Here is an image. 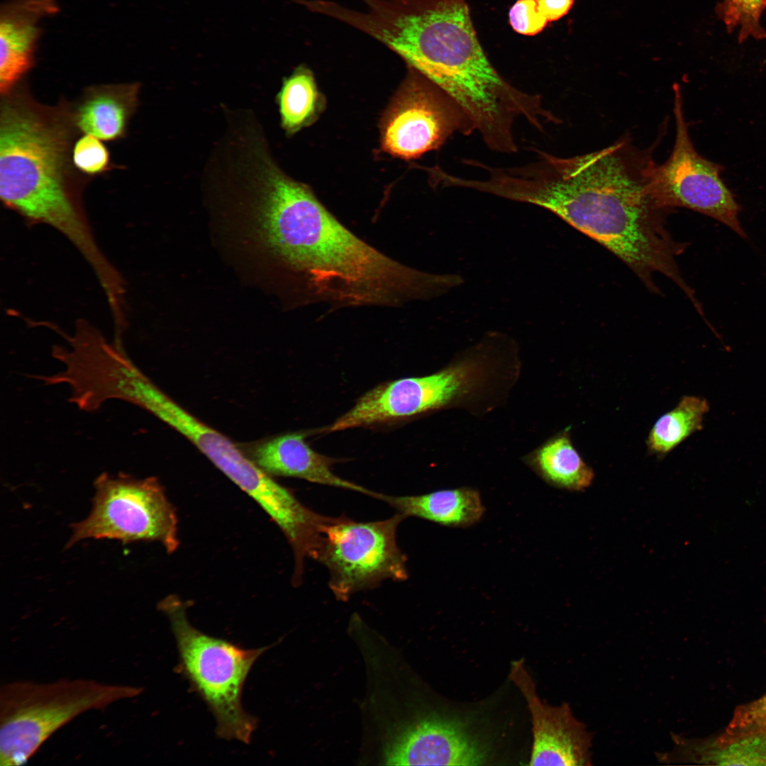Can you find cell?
Wrapping results in <instances>:
<instances>
[{"mask_svg":"<svg viewBox=\"0 0 766 766\" xmlns=\"http://www.w3.org/2000/svg\"><path fill=\"white\" fill-rule=\"evenodd\" d=\"M59 11L56 0H8L0 9V92L22 83L33 67L40 23Z\"/></svg>","mask_w":766,"mask_h":766,"instance_id":"obj_13","label":"cell"},{"mask_svg":"<svg viewBox=\"0 0 766 766\" xmlns=\"http://www.w3.org/2000/svg\"><path fill=\"white\" fill-rule=\"evenodd\" d=\"M404 518L396 513L384 520L359 522L341 516L323 525L313 559L328 570V586L337 599L345 601L387 579H408L406 557L396 540Z\"/></svg>","mask_w":766,"mask_h":766,"instance_id":"obj_8","label":"cell"},{"mask_svg":"<svg viewBox=\"0 0 766 766\" xmlns=\"http://www.w3.org/2000/svg\"><path fill=\"white\" fill-rule=\"evenodd\" d=\"M684 756L691 764L766 765V730L723 745L711 738H689Z\"/></svg>","mask_w":766,"mask_h":766,"instance_id":"obj_20","label":"cell"},{"mask_svg":"<svg viewBox=\"0 0 766 766\" xmlns=\"http://www.w3.org/2000/svg\"><path fill=\"white\" fill-rule=\"evenodd\" d=\"M709 409L704 399L683 396L673 409L660 416L652 427L647 440L649 452L661 456L667 455L701 429Z\"/></svg>","mask_w":766,"mask_h":766,"instance_id":"obj_21","label":"cell"},{"mask_svg":"<svg viewBox=\"0 0 766 766\" xmlns=\"http://www.w3.org/2000/svg\"><path fill=\"white\" fill-rule=\"evenodd\" d=\"M101 140L83 134L76 139L72 151L74 167L89 178L101 175L113 167L110 153Z\"/></svg>","mask_w":766,"mask_h":766,"instance_id":"obj_24","label":"cell"},{"mask_svg":"<svg viewBox=\"0 0 766 766\" xmlns=\"http://www.w3.org/2000/svg\"><path fill=\"white\" fill-rule=\"evenodd\" d=\"M526 460L545 482L562 489L584 491L594 479L593 470L574 447L568 430L549 438Z\"/></svg>","mask_w":766,"mask_h":766,"instance_id":"obj_18","label":"cell"},{"mask_svg":"<svg viewBox=\"0 0 766 766\" xmlns=\"http://www.w3.org/2000/svg\"><path fill=\"white\" fill-rule=\"evenodd\" d=\"M140 687L91 679L17 680L0 688V766L23 765L79 715L138 696Z\"/></svg>","mask_w":766,"mask_h":766,"instance_id":"obj_5","label":"cell"},{"mask_svg":"<svg viewBox=\"0 0 766 766\" xmlns=\"http://www.w3.org/2000/svg\"><path fill=\"white\" fill-rule=\"evenodd\" d=\"M765 6H766V0H765Z\"/></svg>","mask_w":766,"mask_h":766,"instance_id":"obj_27","label":"cell"},{"mask_svg":"<svg viewBox=\"0 0 766 766\" xmlns=\"http://www.w3.org/2000/svg\"><path fill=\"white\" fill-rule=\"evenodd\" d=\"M246 192L253 198L267 242L294 275L305 304L399 306L438 297L451 288L448 274L401 264L358 238L274 160L255 169Z\"/></svg>","mask_w":766,"mask_h":766,"instance_id":"obj_2","label":"cell"},{"mask_svg":"<svg viewBox=\"0 0 766 766\" xmlns=\"http://www.w3.org/2000/svg\"><path fill=\"white\" fill-rule=\"evenodd\" d=\"M304 438L301 433L269 438L251 448L250 458L272 477L299 478L374 496L376 492L335 474L331 470L333 460L312 450Z\"/></svg>","mask_w":766,"mask_h":766,"instance_id":"obj_14","label":"cell"},{"mask_svg":"<svg viewBox=\"0 0 766 766\" xmlns=\"http://www.w3.org/2000/svg\"><path fill=\"white\" fill-rule=\"evenodd\" d=\"M509 21L516 33L535 35L549 23L538 6L537 0H518L509 12Z\"/></svg>","mask_w":766,"mask_h":766,"instance_id":"obj_25","label":"cell"},{"mask_svg":"<svg viewBox=\"0 0 766 766\" xmlns=\"http://www.w3.org/2000/svg\"><path fill=\"white\" fill-rule=\"evenodd\" d=\"M509 677L523 694L532 723L529 765L589 766L593 736L567 703L550 705L538 696L523 660L511 662Z\"/></svg>","mask_w":766,"mask_h":766,"instance_id":"obj_12","label":"cell"},{"mask_svg":"<svg viewBox=\"0 0 766 766\" xmlns=\"http://www.w3.org/2000/svg\"><path fill=\"white\" fill-rule=\"evenodd\" d=\"M408 68L382 122L381 143L385 152L404 160L416 159L438 150L455 133L475 132L453 98L417 70Z\"/></svg>","mask_w":766,"mask_h":766,"instance_id":"obj_10","label":"cell"},{"mask_svg":"<svg viewBox=\"0 0 766 766\" xmlns=\"http://www.w3.org/2000/svg\"><path fill=\"white\" fill-rule=\"evenodd\" d=\"M383 745L382 760L392 765H479L487 747L460 718L420 713L396 724Z\"/></svg>","mask_w":766,"mask_h":766,"instance_id":"obj_11","label":"cell"},{"mask_svg":"<svg viewBox=\"0 0 766 766\" xmlns=\"http://www.w3.org/2000/svg\"><path fill=\"white\" fill-rule=\"evenodd\" d=\"M404 518L417 517L454 528H466L482 518L485 508L479 492L470 487L443 489L414 496H390L376 492Z\"/></svg>","mask_w":766,"mask_h":766,"instance_id":"obj_17","label":"cell"},{"mask_svg":"<svg viewBox=\"0 0 766 766\" xmlns=\"http://www.w3.org/2000/svg\"><path fill=\"white\" fill-rule=\"evenodd\" d=\"M765 0H724L718 6V13L729 31L738 29V40L748 38H766L760 18Z\"/></svg>","mask_w":766,"mask_h":766,"instance_id":"obj_22","label":"cell"},{"mask_svg":"<svg viewBox=\"0 0 766 766\" xmlns=\"http://www.w3.org/2000/svg\"><path fill=\"white\" fill-rule=\"evenodd\" d=\"M89 514L71 525L69 548L85 539H113L123 543L156 541L172 553L179 546L175 509L154 477L138 479L119 472L101 473Z\"/></svg>","mask_w":766,"mask_h":766,"instance_id":"obj_7","label":"cell"},{"mask_svg":"<svg viewBox=\"0 0 766 766\" xmlns=\"http://www.w3.org/2000/svg\"><path fill=\"white\" fill-rule=\"evenodd\" d=\"M277 102L282 126L288 134L312 123L323 105L312 72L302 65L296 67L283 81Z\"/></svg>","mask_w":766,"mask_h":766,"instance_id":"obj_19","label":"cell"},{"mask_svg":"<svg viewBox=\"0 0 766 766\" xmlns=\"http://www.w3.org/2000/svg\"><path fill=\"white\" fill-rule=\"evenodd\" d=\"M676 135L667 160L656 165L652 187L657 204L672 210L687 208L711 217L740 238L748 235L739 220L740 206L720 177L721 167L701 156L690 139L684 119L682 91L673 87Z\"/></svg>","mask_w":766,"mask_h":766,"instance_id":"obj_9","label":"cell"},{"mask_svg":"<svg viewBox=\"0 0 766 766\" xmlns=\"http://www.w3.org/2000/svg\"><path fill=\"white\" fill-rule=\"evenodd\" d=\"M538 6L549 22L555 21L568 13L574 0H537Z\"/></svg>","mask_w":766,"mask_h":766,"instance_id":"obj_26","label":"cell"},{"mask_svg":"<svg viewBox=\"0 0 766 766\" xmlns=\"http://www.w3.org/2000/svg\"><path fill=\"white\" fill-rule=\"evenodd\" d=\"M362 1L363 11L327 0H318L314 11L374 38L441 88L491 150H518L517 119L540 129L550 118L539 94L516 88L492 65L466 0Z\"/></svg>","mask_w":766,"mask_h":766,"instance_id":"obj_3","label":"cell"},{"mask_svg":"<svg viewBox=\"0 0 766 766\" xmlns=\"http://www.w3.org/2000/svg\"><path fill=\"white\" fill-rule=\"evenodd\" d=\"M660 142V137L640 149L625 135L604 149L570 157L533 149L537 159L531 162L490 167L484 189L551 211L611 252L652 292L659 290L653 275L660 273L691 299L694 292L677 263L686 245L672 237L665 226L669 209L653 192V155Z\"/></svg>","mask_w":766,"mask_h":766,"instance_id":"obj_1","label":"cell"},{"mask_svg":"<svg viewBox=\"0 0 766 766\" xmlns=\"http://www.w3.org/2000/svg\"><path fill=\"white\" fill-rule=\"evenodd\" d=\"M79 134L70 103L44 105L23 83L1 95L0 198L28 224L46 225L60 233L100 274L111 261L97 243L84 207L83 190L91 178L72 162Z\"/></svg>","mask_w":766,"mask_h":766,"instance_id":"obj_4","label":"cell"},{"mask_svg":"<svg viewBox=\"0 0 766 766\" xmlns=\"http://www.w3.org/2000/svg\"><path fill=\"white\" fill-rule=\"evenodd\" d=\"M766 730V694L738 706L721 733L711 740L719 745Z\"/></svg>","mask_w":766,"mask_h":766,"instance_id":"obj_23","label":"cell"},{"mask_svg":"<svg viewBox=\"0 0 766 766\" xmlns=\"http://www.w3.org/2000/svg\"><path fill=\"white\" fill-rule=\"evenodd\" d=\"M148 411L188 438L236 485L257 469L228 438L192 416L160 389Z\"/></svg>","mask_w":766,"mask_h":766,"instance_id":"obj_15","label":"cell"},{"mask_svg":"<svg viewBox=\"0 0 766 766\" xmlns=\"http://www.w3.org/2000/svg\"><path fill=\"white\" fill-rule=\"evenodd\" d=\"M140 89L138 82L87 87L79 101L70 104L74 126L80 133L101 140L124 138L138 105Z\"/></svg>","mask_w":766,"mask_h":766,"instance_id":"obj_16","label":"cell"},{"mask_svg":"<svg viewBox=\"0 0 766 766\" xmlns=\"http://www.w3.org/2000/svg\"><path fill=\"white\" fill-rule=\"evenodd\" d=\"M157 607L175 638L177 669L213 715L216 735L250 743L257 721L244 709L242 693L252 667L269 648L245 649L200 631L187 618V602L177 595L165 597Z\"/></svg>","mask_w":766,"mask_h":766,"instance_id":"obj_6","label":"cell"}]
</instances>
